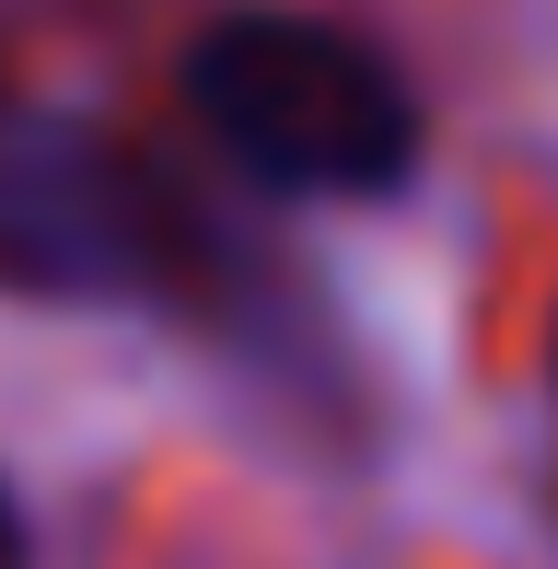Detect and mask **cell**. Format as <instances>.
<instances>
[{
    "mask_svg": "<svg viewBox=\"0 0 558 569\" xmlns=\"http://www.w3.org/2000/svg\"><path fill=\"white\" fill-rule=\"evenodd\" d=\"M187 117L245 187L268 198H396L419 174V93L372 36L326 12H210L175 59Z\"/></svg>",
    "mask_w": 558,
    "mask_h": 569,
    "instance_id": "cell-2",
    "label": "cell"
},
{
    "mask_svg": "<svg viewBox=\"0 0 558 569\" xmlns=\"http://www.w3.org/2000/svg\"><path fill=\"white\" fill-rule=\"evenodd\" d=\"M268 268V244H245L117 128L0 82V291L12 302H140V315L257 326Z\"/></svg>",
    "mask_w": 558,
    "mask_h": 569,
    "instance_id": "cell-1",
    "label": "cell"
},
{
    "mask_svg": "<svg viewBox=\"0 0 558 569\" xmlns=\"http://www.w3.org/2000/svg\"><path fill=\"white\" fill-rule=\"evenodd\" d=\"M0 569H36V535H23V500H12V477H0Z\"/></svg>",
    "mask_w": 558,
    "mask_h": 569,
    "instance_id": "cell-3",
    "label": "cell"
}]
</instances>
